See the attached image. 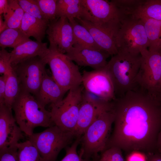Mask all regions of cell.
I'll return each mask as SVG.
<instances>
[{
    "label": "cell",
    "instance_id": "6da1fadb",
    "mask_svg": "<svg viewBox=\"0 0 161 161\" xmlns=\"http://www.w3.org/2000/svg\"><path fill=\"white\" fill-rule=\"evenodd\" d=\"M114 127L105 149L115 147L129 154L157 152L161 130V101L139 88L112 101Z\"/></svg>",
    "mask_w": 161,
    "mask_h": 161
},
{
    "label": "cell",
    "instance_id": "7a4b0ae2",
    "mask_svg": "<svg viewBox=\"0 0 161 161\" xmlns=\"http://www.w3.org/2000/svg\"><path fill=\"white\" fill-rule=\"evenodd\" d=\"M12 109L17 124L27 136L34 133L36 127L48 128L55 125L50 111L47 110L34 96L21 88Z\"/></svg>",
    "mask_w": 161,
    "mask_h": 161
},
{
    "label": "cell",
    "instance_id": "3957f363",
    "mask_svg": "<svg viewBox=\"0 0 161 161\" xmlns=\"http://www.w3.org/2000/svg\"><path fill=\"white\" fill-rule=\"evenodd\" d=\"M141 61V54L118 52L108 62L105 69L112 82L116 98L135 88Z\"/></svg>",
    "mask_w": 161,
    "mask_h": 161
},
{
    "label": "cell",
    "instance_id": "277c9868",
    "mask_svg": "<svg viewBox=\"0 0 161 161\" xmlns=\"http://www.w3.org/2000/svg\"><path fill=\"white\" fill-rule=\"evenodd\" d=\"M114 38L118 52L137 55L148 49V38L140 18L121 16Z\"/></svg>",
    "mask_w": 161,
    "mask_h": 161
},
{
    "label": "cell",
    "instance_id": "5b68a950",
    "mask_svg": "<svg viewBox=\"0 0 161 161\" xmlns=\"http://www.w3.org/2000/svg\"><path fill=\"white\" fill-rule=\"evenodd\" d=\"M114 120L112 108L101 113L85 130L81 141L82 147L80 152L83 158L97 159L98 153L105 149Z\"/></svg>",
    "mask_w": 161,
    "mask_h": 161
},
{
    "label": "cell",
    "instance_id": "8992f818",
    "mask_svg": "<svg viewBox=\"0 0 161 161\" xmlns=\"http://www.w3.org/2000/svg\"><path fill=\"white\" fill-rule=\"evenodd\" d=\"M44 58L50 68L53 78L66 93L82 84V75L78 66L65 54L49 47Z\"/></svg>",
    "mask_w": 161,
    "mask_h": 161
},
{
    "label": "cell",
    "instance_id": "52a82bcc",
    "mask_svg": "<svg viewBox=\"0 0 161 161\" xmlns=\"http://www.w3.org/2000/svg\"><path fill=\"white\" fill-rule=\"evenodd\" d=\"M28 137L44 161H56L62 149L76 137L73 133L64 131L55 125Z\"/></svg>",
    "mask_w": 161,
    "mask_h": 161
},
{
    "label": "cell",
    "instance_id": "ba28073f",
    "mask_svg": "<svg viewBox=\"0 0 161 161\" xmlns=\"http://www.w3.org/2000/svg\"><path fill=\"white\" fill-rule=\"evenodd\" d=\"M84 89L83 85L70 89L60 102L50 105V112L55 125L68 131L73 132L76 127Z\"/></svg>",
    "mask_w": 161,
    "mask_h": 161
},
{
    "label": "cell",
    "instance_id": "9c48e42d",
    "mask_svg": "<svg viewBox=\"0 0 161 161\" xmlns=\"http://www.w3.org/2000/svg\"><path fill=\"white\" fill-rule=\"evenodd\" d=\"M84 14L88 21L112 34L114 37L120 23V15L114 5L106 0H82Z\"/></svg>",
    "mask_w": 161,
    "mask_h": 161
},
{
    "label": "cell",
    "instance_id": "30bf717a",
    "mask_svg": "<svg viewBox=\"0 0 161 161\" xmlns=\"http://www.w3.org/2000/svg\"><path fill=\"white\" fill-rule=\"evenodd\" d=\"M140 54L142 61L135 80V87L157 97L161 78V52L147 49Z\"/></svg>",
    "mask_w": 161,
    "mask_h": 161
},
{
    "label": "cell",
    "instance_id": "8fae6325",
    "mask_svg": "<svg viewBox=\"0 0 161 161\" xmlns=\"http://www.w3.org/2000/svg\"><path fill=\"white\" fill-rule=\"evenodd\" d=\"M46 64L44 57L38 56L12 66L18 79L21 88L35 97L47 73Z\"/></svg>",
    "mask_w": 161,
    "mask_h": 161
},
{
    "label": "cell",
    "instance_id": "7c38bea8",
    "mask_svg": "<svg viewBox=\"0 0 161 161\" xmlns=\"http://www.w3.org/2000/svg\"><path fill=\"white\" fill-rule=\"evenodd\" d=\"M112 108V101L101 99L84 89L77 125L73 132L76 137L82 136L101 113Z\"/></svg>",
    "mask_w": 161,
    "mask_h": 161
},
{
    "label": "cell",
    "instance_id": "4fadbf2b",
    "mask_svg": "<svg viewBox=\"0 0 161 161\" xmlns=\"http://www.w3.org/2000/svg\"><path fill=\"white\" fill-rule=\"evenodd\" d=\"M82 84L84 89L106 101L116 98L113 86L106 71L103 69L83 72Z\"/></svg>",
    "mask_w": 161,
    "mask_h": 161
},
{
    "label": "cell",
    "instance_id": "5bb4252c",
    "mask_svg": "<svg viewBox=\"0 0 161 161\" xmlns=\"http://www.w3.org/2000/svg\"><path fill=\"white\" fill-rule=\"evenodd\" d=\"M46 34L49 47L66 54L73 47L74 38L72 27L68 19L60 17L50 23Z\"/></svg>",
    "mask_w": 161,
    "mask_h": 161
},
{
    "label": "cell",
    "instance_id": "9a60e30c",
    "mask_svg": "<svg viewBox=\"0 0 161 161\" xmlns=\"http://www.w3.org/2000/svg\"><path fill=\"white\" fill-rule=\"evenodd\" d=\"M12 110L5 104L0 105V150L16 146L24 138Z\"/></svg>",
    "mask_w": 161,
    "mask_h": 161
},
{
    "label": "cell",
    "instance_id": "2e32d148",
    "mask_svg": "<svg viewBox=\"0 0 161 161\" xmlns=\"http://www.w3.org/2000/svg\"><path fill=\"white\" fill-rule=\"evenodd\" d=\"M65 54L78 65L89 66L94 70L104 68L108 62L107 59L110 55L102 50L74 47Z\"/></svg>",
    "mask_w": 161,
    "mask_h": 161
},
{
    "label": "cell",
    "instance_id": "e0dca14e",
    "mask_svg": "<svg viewBox=\"0 0 161 161\" xmlns=\"http://www.w3.org/2000/svg\"><path fill=\"white\" fill-rule=\"evenodd\" d=\"M49 52L47 43L30 39L14 48L10 52L11 66L36 56L44 58Z\"/></svg>",
    "mask_w": 161,
    "mask_h": 161
},
{
    "label": "cell",
    "instance_id": "ac0fdd59",
    "mask_svg": "<svg viewBox=\"0 0 161 161\" xmlns=\"http://www.w3.org/2000/svg\"><path fill=\"white\" fill-rule=\"evenodd\" d=\"M75 19L89 31L101 49L112 56L118 53L115 38L112 34L87 20Z\"/></svg>",
    "mask_w": 161,
    "mask_h": 161
},
{
    "label": "cell",
    "instance_id": "d6986e66",
    "mask_svg": "<svg viewBox=\"0 0 161 161\" xmlns=\"http://www.w3.org/2000/svg\"><path fill=\"white\" fill-rule=\"evenodd\" d=\"M65 93L52 77L47 73L35 97L39 102L45 107L48 104H55L61 101Z\"/></svg>",
    "mask_w": 161,
    "mask_h": 161
},
{
    "label": "cell",
    "instance_id": "ffe728a7",
    "mask_svg": "<svg viewBox=\"0 0 161 161\" xmlns=\"http://www.w3.org/2000/svg\"><path fill=\"white\" fill-rule=\"evenodd\" d=\"M49 24L24 13L20 29L29 38L32 36L36 41L42 42Z\"/></svg>",
    "mask_w": 161,
    "mask_h": 161
},
{
    "label": "cell",
    "instance_id": "44dd1931",
    "mask_svg": "<svg viewBox=\"0 0 161 161\" xmlns=\"http://www.w3.org/2000/svg\"><path fill=\"white\" fill-rule=\"evenodd\" d=\"M56 16L67 18L69 21L83 18L84 8L82 0H58Z\"/></svg>",
    "mask_w": 161,
    "mask_h": 161
},
{
    "label": "cell",
    "instance_id": "7402d4cb",
    "mask_svg": "<svg viewBox=\"0 0 161 161\" xmlns=\"http://www.w3.org/2000/svg\"><path fill=\"white\" fill-rule=\"evenodd\" d=\"M148 38L149 51H161V21L152 18H140Z\"/></svg>",
    "mask_w": 161,
    "mask_h": 161
},
{
    "label": "cell",
    "instance_id": "603a6c76",
    "mask_svg": "<svg viewBox=\"0 0 161 161\" xmlns=\"http://www.w3.org/2000/svg\"><path fill=\"white\" fill-rule=\"evenodd\" d=\"M69 21L73 30L74 38L73 47L102 50L95 43L91 35L86 28L79 23L75 19Z\"/></svg>",
    "mask_w": 161,
    "mask_h": 161
},
{
    "label": "cell",
    "instance_id": "cb8c5ba5",
    "mask_svg": "<svg viewBox=\"0 0 161 161\" xmlns=\"http://www.w3.org/2000/svg\"><path fill=\"white\" fill-rule=\"evenodd\" d=\"M138 18H152L161 21V0H144L133 13Z\"/></svg>",
    "mask_w": 161,
    "mask_h": 161
},
{
    "label": "cell",
    "instance_id": "d4e9b609",
    "mask_svg": "<svg viewBox=\"0 0 161 161\" xmlns=\"http://www.w3.org/2000/svg\"><path fill=\"white\" fill-rule=\"evenodd\" d=\"M30 39L20 29L8 28L0 33V46L1 48L13 49Z\"/></svg>",
    "mask_w": 161,
    "mask_h": 161
},
{
    "label": "cell",
    "instance_id": "484cf974",
    "mask_svg": "<svg viewBox=\"0 0 161 161\" xmlns=\"http://www.w3.org/2000/svg\"><path fill=\"white\" fill-rule=\"evenodd\" d=\"M9 8L3 15L6 29H20L24 12L18 4V1L9 0Z\"/></svg>",
    "mask_w": 161,
    "mask_h": 161
},
{
    "label": "cell",
    "instance_id": "4316f807",
    "mask_svg": "<svg viewBox=\"0 0 161 161\" xmlns=\"http://www.w3.org/2000/svg\"><path fill=\"white\" fill-rule=\"evenodd\" d=\"M20 90L19 81L13 69L8 74L6 84L4 104L7 106L12 109L13 105Z\"/></svg>",
    "mask_w": 161,
    "mask_h": 161
},
{
    "label": "cell",
    "instance_id": "83f0119b",
    "mask_svg": "<svg viewBox=\"0 0 161 161\" xmlns=\"http://www.w3.org/2000/svg\"><path fill=\"white\" fill-rule=\"evenodd\" d=\"M18 161H44L35 146L28 140L16 145Z\"/></svg>",
    "mask_w": 161,
    "mask_h": 161
},
{
    "label": "cell",
    "instance_id": "f1b7e54d",
    "mask_svg": "<svg viewBox=\"0 0 161 161\" xmlns=\"http://www.w3.org/2000/svg\"><path fill=\"white\" fill-rule=\"evenodd\" d=\"M140 0H112L111 1L122 16H131L136 9L144 1Z\"/></svg>",
    "mask_w": 161,
    "mask_h": 161
},
{
    "label": "cell",
    "instance_id": "f546056e",
    "mask_svg": "<svg viewBox=\"0 0 161 161\" xmlns=\"http://www.w3.org/2000/svg\"><path fill=\"white\" fill-rule=\"evenodd\" d=\"M18 2L24 12L41 20L49 22L41 12L36 0H18Z\"/></svg>",
    "mask_w": 161,
    "mask_h": 161
},
{
    "label": "cell",
    "instance_id": "4dcf8cb0",
    "mask_svg": "<svg viewBox=\"0 0 161 161\" xmlns=\"http://www.w3.org/2000/svg\"><path fill=\"white\" fill-rule=\"evenodd\" d=\"M41 12L49 23L58 18L56 16L57 0H36Z\"/></svg>",
    "mask_w": 161,
    "mask_h": 161
},
{
    "label": "cell",
    "instance_id": "1f68e13d",
    "mask_svg": "<svg viewBox=\"0 0 161 161\" xmlns=\"http://www.w3.org/2000/svg\"><path fill=\"white\" fill-rule=\"evenodd\" d=\"M81 137H76L71 146L66 147L65 155L60 161H93L83 158L81 152L79 154L77 153V148L81 141Z\"/></svg>",
    "mask_w": 161,
    "mask_h": 161
},
{
    "label": "cell",
    "instance_id": "d6a6232c",
    "mask_svg": "<svg viewBox=\"0 0 161 161\" xmlns=\"http://www.w3.org/2000/svg\"><path fill=\"white\" fill-rule=\"evenodd\" d=\"M122 151L115 147L107 148L102 152L97 161H124Z\"/></svg>",
    "mask_w": 161,
    "mask_h": 161
},
{
    "label": "cell",
    "instance_id": "836d02e7",
    "mask_svg": "<svg viewBox=\"0 0 161 161\" xmlns=\"http://www.w3.org/2000/svg\"><path fill=\"white\" fill-rule=\"evenodd\" d=\"M11 54L4 48L0 51V74H8L13 69L10 62Z\"/></svg>",
    "mask_w": 161,
    "mask_h": 161
},
{
    "label": "cell",
    "instance_id": "e575fe53",
    "mask_svg": "<svg viewBox=\"0 0 161 161\" xmlns=\"http://www.w3.org/2000/svg\"><path fill=\"white\" fill-rule=\"evenodd\" d=\"M0 161H18L17 146L0 150Z\"/></svg>",
    "mask_w": 161,
    "mask_h": 161
},
{
    "label": "cell",
    "instance_id": "d590c367",
    "mask_svg": "<svg viewBox=\"0 0 161 161\" xmlns=\"http://www.w3.org/2000/svg\"><path fill=\"white\" fill-rule=\"evenodd\" d=\"M8 74L2 75L0 77V105L4 104L6 84Z\"/></svg>",
    "mask_w": 161,
    "mask_h": 161
},
{
    "label": "cell",
    "instance_id": "8d00e7d4",
    "mask_svg": "<svg viewBox=\"0 0 161 161\" xmlns=\"http://www.w3.org/2000/svg\"><path fill=\"white\" fill-rule=\"evenodd\" d=\"M126 161H147L146 155L137 151L129 153L127 157Z\"/></svg>",
    "mask_w": 161,
    "mask_h": 161
},
{
    "label": "cell",
    "instance_id": "74e56055",
    "mask_svg": "<svg viewBox=\"0 0 161 161\" xmlns=\"http://www.w3.org/2000/svg\"><path fill=\"white\" fill-rule=\"evenodd\" d=\"M145 155L147 161H161V154L158 152Z\"/></svg>",
    "mask_w": 161,
    "mask_h": 161
},
{
    "label": "cell",
    "instance_id": "f35d334b",
    "mask_svg": "<svg viewBox=\"0 0 161 161\" xmlns=\"http://www.w3.org/2000/svg\"><path fill=\"white\" fill-rule=\"evenodd\" d=\"M9 8L8 0H0V14L4 15L7 12Z\"/></svg>",
    "mask_w": 161,
    "mask_h": 161
},
{
    "label": "cell",
    "instance_id": "ab89813d",
    "mask_svg": "<svg viewBox=\"0 0 161 161\" xmlns=\"http://www.w3.org/2000/svg\"><path fill=\"white\" fill-rule=\"evenodd\" d=\"M157 151L161 154V130L159 133L157 137Z\"/></svg>",
    "mask_w": 161,
    "mask_h": 161
},
{
    "label": "cell",
    "instance_id": "60d3db41",
    "mask_svg": "<svg viewBox=\"0 0 161 161\" xmlns=\"http://www.w3.org/2000/svg\"><path fill=\"white\" fill-rule=\"evenodd\" d=\"M6 29L4 21L3 20L2 16H0V33Z\"/></svg>",
    "mask_w": 161,
    "mask_h": 161
},
{
    "label": "cell",
    "instance_id": "b9f144b4",
    "mask_svg": "<svg viewBox=\"0 0 161 161\" xmlns=\"http://www.w3.org/2000/svg\"><path fill=\"white\" fill-rule=\"evenodd\" d=\"M157 97L159 100L161 101V87L158 91L157 95Z\"/></svg>",
    "mask_w": 161,
    "mask_h": 161
},
{
    "label": "cell",
    "instance_id": "7bdbcfd3",
    "mask_svg": "<svg viewBox=\"0 0 161 161\" xmlns=\"http://www.w3.org/2000/svg\"><path fill=\"white\" fill-rule=\"evenodd\" d=\"M160 52H161V51H160ZM161 78L160 81V84L159 90L161 88Z\"/></svg>",
    "mask_w": 161,
    "mask_h": 161
},
{
    "label": "cell",
    "instance_id": "ee69618b",
    "mask_svg": "<svg viewBox=\"0 0 161 161\" xmlns=\"http://www.w3.org/2000/svg\"><path fill=\"white\" fill-rule=\"evenodd\" d=\"M93 161H97V160H93Z\"/></svg>",
    "mask_w": 161,
    "mask_h": 161
}]
</instances>
